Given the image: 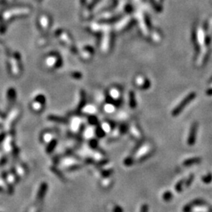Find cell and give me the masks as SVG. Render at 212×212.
Returning a JSON list of instances; mask_svg holds the SVG:
<instances>
[{"label": "cell", "instance_id": "cell-13", "mask_svg": "<svg viewBox=\"0 0 212 212\" xmlns=\"http://www.w3.org/2000/svg\"><path fill=\"white\" fill-rule=\"evenodd\" d=\"M130 104L132 108L135 106V100H134V95L133 92H130Z\"/></svg>", "mask_w": 212, "mask_h": 212}, {"label": "cell", "instance_id": "cell-5", "mask_svg": "<svg viewBox=\"0 0 212 212\" xmlns=\"http://www.w3.org/2000/svg\"><path fill=\"white\" fill-rule=\"evenodd\" d=\"M185 180L182 179V180H180L179 182H177V184L175 185V190H176L177 193H182V190H183V186L185 185Z\"/></svg>", "mask_w": 212, "mask_h": 212}, {"label": "cell", "instance_id": "cell-12", "mask_svg": "<svg viewBox=\"0 0 212 212\" xmlns=\"http://www.w3.org/2000/svg\"><path fill=\"white\" fill-rule=\"evenodd\" d=\"M193 206L192 205V203H187V204H185L184 206V207L182 208V210H183V212H191L192 210H193Z\"/></svg>", "mask_w": 212, "mask_h": 212}, {"label": "cell", "instance_id": "cell-6", "mask_svg": "<svg viewBox=\"0 0 212 212\" xmlns=\"http://www.w3.org/2000/svg\"><path fill=\"white\" fill-rule=\"evenodd\" d=\"M172 199H173V193H171V192H170V191H166V192L163 194V200H164V201H171Z\"/></svg>", "mask_w": 212, "mask_h": 212}, {"label": "cell", "instance_id": "cell-15", "mask_svg": "<svg viewBox=\"0 0 212 212\" xmlns=\"http://www.w3.org/2000/svg\"><path fill=\"white\" fill-rule=\"evenodd\" d=\"M112 212H124L123 207L121 206H119V205H116L113 209H112Z\"/></svg>", "mask_w": 212, "mask_h": 212}, {"label": "cell", "instance_id": "cell-3", "mask_svg": "<svg viewBox=\"0 0 212 212\" xmlns=\"http://www.w3.org/2000/svg\"><path fill=\"white\" fill-rule=\"evenodd\" d=\"M196 131H197V123H195L191 127L190 130H189V134L188 137V144L189 145H193L196 142Z\"/></svg>", "mask_w": 212, "mask_h": 212}, {"label": "cell", "instance_id": "cell-9", "mask_svg": "<svg viewBox=\"0 0 212 212\" xmlns=\"http://www.w3.org/2000/svg\"><path fill=\"white\" fill-rule=\"evenodd\" d=\"M110 96L114 99H118L120 97V91H118V89H112L110 92Z\"/></svg>", "mask_w": 212, "mask_h": 212}, {"label": "cell", "instance_id": "cell-17", "mask_svg": "<svg viewBox=\"0 0 212 212\" xmlns=\"http://www.w3.org/2000/svg\"><path fill=\"white\" fill-rule=\"evenodd\" d=\"M140 212H148V206L147 204H143L141 207V210Z\"/></svg>", "mask_w": 212, "mask_h": 212}, {"label": "cell", "instance_id": "cell-2", "mask_svg": "<svg viewBox=\"0 0 212 212\" xmlns=\"http://www.w3.org/2000/svg\"><path fill=\"white\" fill-rule=\"evenodd\" d=\"M46 192H47V186H46V183H44L39 187V190H37V192H36V200L37 203H42V201H43V199L45 198V196H46Z\"/></svg>", "mask_w": 212, "mask_h": 212}, {"label": "cell", "instance_id": "cell-18", "mask_svg": "<svg viewBox=\"0 0 212 212\" xmlns=\"http://www.w3.org/2000/svg\"><path fill=\"white\" fill-rule=\"evenodd\" d=\"M207 94H212V87L210 88L208 91H207Z\"/></svg>", "mask_w": 212, "mask_h": 212}, {"label": "cell", "instance_id": "cell-8", "mask_svg": "<svg viewBox=\"0 0 212 212\" xmlns=\"http://www.w3.org/2000/svg\"><path fill=\"white\" fill-rule=\"evenodd\" d=\"M202 182H204L205 184H209L212 182V174L208 173L206 175L202 177Z\"/></svg>", "mask_w": 212, "mask_h": 212}, {"label": "cell", "instance_id": "cell-10", "mask_svg": "<svg viewBox=\"0 0 212 212\" xmlns=\"http://www.w3.org/2000/svg\"><path fill=\"white\" fill-rule=\"evenodd\" d=\"M42 206L39 205V203H36V205H33L28 212H39L41 210Z\"/></svg>", "mask_w": 212, "mask_h": 212}, {"label": "cell", "instance_id": "cell-14", "mask_svg": "<svg viewBox=\"0 0 212 212\" xmlns=\"http://www.w3.org/2000/svg\"><path fill=\"white\" fill-rule=\"evenodd\" d=\"M133 163H134V159L131 158V157H128V158L125 159L124 164L126 166H130V165L133 164Z\"/></svg>", "mask_w": 212, "mask_h": 212}, {"label": "cell", "instance_id": "cell-16", "mask_svg": "<svg viewBox=\"0 0 212 212\" xmlns=\"http://www.w3.org/2000/svg\"><path fill=\"white\" fill-rule=\"evenodd\" d=\"M112 170H105V171H102V176L105 177V178H108L109 175H112Z\"/></svg>", "mask_w": 212, "mask_h": 212}, {"label": "cell", "instance_id": "cell-11", "mask_svg": "<svg viewBox=\"0 0 212 212\" xmlns=\"http://www.w3.org/2000/svg\"><path fill=\"white\" fill-rule=\"evenodd\" d=\"M193 180H194V175H189V178H188L187 180L185 181V187H189L191 185V184L193 183Z\"/></svg>", "mask_w": 212, "mask_h": 212}, {"label": "cell", "instance_id": "cell-1", "mask_svg": "<svg viewBox=\"0 0 212 212\" xmlns=\"http://www.w3.org/2000/svg\"><path fill=\"white\" fill-rule=\"evenodd\" d=\"M194 98H196V94H195V93H191V94H188L187 96L185 97V98L183 99V101H182L181 103L179 104V105H178V106H177V107L173 110V112H172V115H173V116H178L179 113L183 110L184 108H185V106H186V105H187L188 104L191 102V101L193 100V99H194Z\"/></svg>", "mask_w": 212, "mask_h": 212}, {"label": "cell", "instance_id": "cell-4", "mask_svg": "<svg viewBox=\"0 0 212 212\" xmlns=\"http://www.w3.org/2000/svg\"><path fill=\"white\" fill-rule=\"evenodd\" d=\"M200 162H201V159H200V157H193V158H190V159L185 160L183 162V165L185 167H189V166L193 165V164H199V163H200Z\"/></svg>", "mask_w": 212, "mask_h": 212}, {"label": "cell", "instance_id": "cell-7", "mask_svg": "<svg viewBox=\"0 0 212 212\" xmlns=\"http://www.w3.org/2000/svg\"><path fill=\"white\" fill-rule=\"evenodd\" d=\"M191 203H192L193 207H198V206H203V205H205L206 204V202L203 200H201V199H196V200L191 202Z\"/></svg>", "mask_w": 212, "mask_h": 212}]
</instances>
